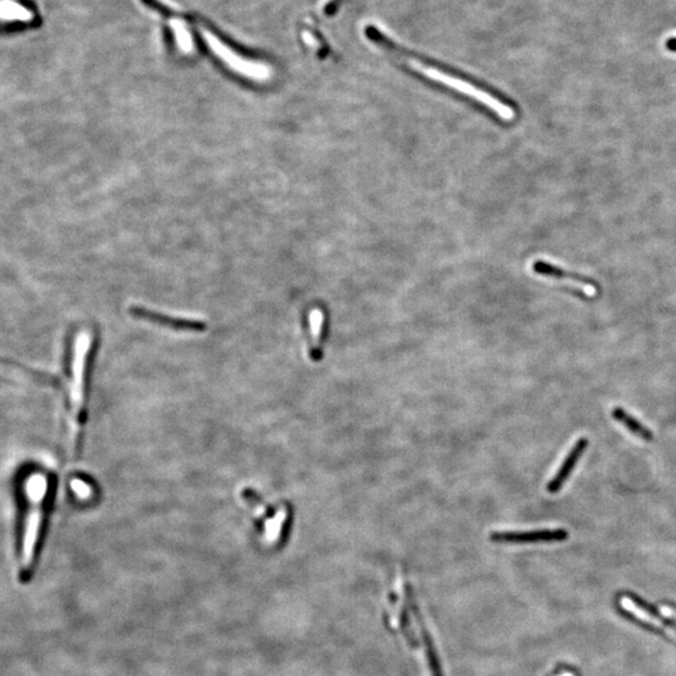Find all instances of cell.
<instances>
[{
  "label": "cell",
  "mask_w": 676,
  "mask_h": 676,
  "mask_svg": "<svg viewBox=\"0 0 676 676\" xmlns=\"http://www.w3.org/2000/svg\"><path fill=\"white\" fill-rule=\"evenodd\" d=\"M365 34L369 42L374 43L382 50H385L386 53L390 54L395 59L400 60L409 69L417 71L418 74L431 79L433 82H437L445 87H449L451 90H456L461 94L467 95L474 101L481 103L484 107H487L490 111L496 113L505 122H512L516 118L515 111L509 104L500 101L498 97L477 87L476 84L465 78L458 77L457 74L435 66L428 60L422 59L417 54L412 53L401 47L397 43L393 42L390 36L385 34L383 31H381L377 27L369 24L365 28Z\"/></svg>",
  "instance_id": "cell-1"
},
{
  "label": "cell",
  "mask_w": 676,
  "mask_h": 676,
  "mask_svg": "<svg viewBox=\"0 0 676 676\" xmlns=\"http://www.w3.org/2000/svg\"><path fill=\"white\" fill-rule=\"evenodd\" d=\"M93 348V335L82 331L74 341L71 357V447L73 455H77L80 447V435L87 417V377L90 367V352Z\"/></svg>",
  "instance_id": "cell-2"
},
{
  "label": "cell",
  "mask_w": 676,
  "mask_h": 676,
  "mask_svg": "<svg viewBox=\"0 0 676 676\" xmlns=\"http://www.w3.org/2000/svg\"><path fill=\"white\" fill-rule=\"evenodd\" d=\"M27 488L30 496L29 511L25 520V530H24L23 555L22 563L24 569H29L34 558L36 542L41 535L44 515H45V505L44 501L48 496L49 484L44 474H31L27 482Z\"/></svg>",
  "instance_id": "cell-3"
},
{
  "label": "cell",
  "mask_w": 676,
  "mask_h": 676,
  "mask_svg": "<svg viewBox=\"0 0 676 676\" xmlns=\"http://www.w3.org/2000/svg\"><path fill=\"white\" fill-rule=\"evenodd\" d=\"M207 39L208 44H209L211 49L213 50V53L217 54V57L225 64L230 66L232 71H237L239 74H242L244 77L258 80V82H265L271 77V71L267 66H265L262 63H257V62H252V60L244 59L242 57H239L237 53H234L232 49L225 47V44L220 43L216 36H207Z\"/></svg>",
  "instance_id": "cell-4"
},
{
  "label": "cell",
  "mask_w": 676,
  "mask_h": 676,
  "mask_svg": "<svg viewBox=\"0 0 676 676\" xmlns=\"http://www.w3.org/2000/svg\"><path fill=\"white\" fill-rule=\"evenodd\" d=\"M569 537L568 531L563 528L556 530H536V531H507V533H493L491 540L493 542L506 544H534V542H554L563 541Z\"/></svg>",
  "instance_id": "cell-5"
},
{
  "label": "cell",
  "mask_w": 676,
  "mask_h": 676,
  "mask_svg": "<svg viewBox=\"0 0 676 676\" xmlns=\"http://www.w3.org/2000/svg\"><path fill=\"white\" fill-rule=\"evenodd\" d=\"M404 599H406L407 606L414 612L415 619L417 620V624H418V628L421 630L422 640H423V647H425V652H426V659H428V669H430L431 676H444L442 666H441V663H439V654H437V650L435 649L432 639H431V636L428 634V629L425 626L421 612H420L418 605L416 603L415 596H414V593H412V589H411L409 584H407V582H404Z\"/></svg>",
  "instance_id": "cell-6"
},
{
  "label": "cell",
  "mask_w": 676,
  "mask_h": 676,
  "mask_svg": "<svg viewBox=\"0 0 676 676\" xmlns=\"http://www.w3.org/2000/svg\"><path fill=\"white\" fill-rule=\"evenodd\" d=\"M132 314L143 320H148L150 322L160 323L163 326L171 327L174 330H183V331H203L206 328L204 322L195 318H185V317H172L171 315H164L153 309H146V307H132Z\"/></svg>",
  "instance_id": "cell-7"
},
{
  "label": "cell",
  "mask_w": 676,
  "mask_h": 676,
  "mask_svg": "<svg viewBox=\"0 0 676 676\" xmlns=\"http://www.w3.org/2000/svg\"><path fill=\"white\" fill-rule=\"evenodd\" d=\"M587 446H589V439H585V437H582V439L576 441L575 445L572 446V449L570 450L568 456L565 457V460L561 463L558 472L547 484V491L549 493H556L561 490L563 484L568 481L572 470L575 469L579 460L582 458V453L586 450Z\"/></svg>",
  "instance_id": "cell-8"
},
{
  "label": "cell",
  "mask_w": 676,
  "mask_h": 676,
  "mask_svg": "<svg viewBox=\"0 0 676 676\" xmlns=\"http://www.w3.org/2000/svg\"><path fill=\"white\" fill-rule=\"evenodd\" d=\"M619 603H620V606L624 611L629 612L630 615H633L635 619H638L641 623L647 624L652 628H655L659 631H663L665 634H669L671 638L676 639V626L674 624L663 623L658 617L653 615L650 611L645 607H642L640 604H638L635 600L626 596V595L623 596Z\"/></svg>",
  "instance_id": "cell-9"
},
{
  "label": "cell",
  "mask_w": 676,
  "mask_h": 676,
  "mask_svg": "<svg viewBox=\"0 0 676 676\" xmlns=\"http://www.w3.org/2000/svg\"><path fill=\"white\" fill-rule=\"evenodd\" d=\"M291 521V510L288 506L283 505L273 519L265 523V541L268 545L277 544L285 535Z\"/></svg>",
  "instance_id": "cell-10"
},
{
  "label": "cell",
  "mask_w": 676,
  "mask_h": 676,
  "mask_svg": "<svg viewBox=\"0 0 676 676\" xmlns=\"http://www.w3.org/2000/svg\"><path fill=\"white\" fill-rule=\"evenodd\" d=\"M309 331H311V346H309V357L314 361H320L322 358V342H323V331H325V314L320 309H312L309 312Z\"/></svg>",
  "instance_id": "cell-11"
},
{
  "label": "cell",
  "mask_w": 676,
  "mask_h": 676,
  "mask_svg": "<svg viewBox=\"0 0 676 676\" xmlns=\"http://www.w3.org/2000/svg\"><path fill=\"white\" fill-rule=\"evenodd\" d=\"M533 271L535 273H537V274L544 276V277H549V279H563V281L569 279V281H572V282H577V283H582V285L590 286V287H593V288H598V283H595L593 279L584 277L582 274L565 272L563 269L555 267V266H552V265L547 263V262H535L534 265H533Z\"/></svg>",
  "instance_id": "cell-12"
},
{
  "label": "cell",
  "mask_w": 676,
  "mask_h": 676,
  "mask_svg": "<svg viewBox=\"0 0 676 676\" xmlns=\"http://www.w3.org/2000/svg\"><path fill=\"white\" fill-rule=\"evenodd\" d=\"M611 416L614 420L620 422L624 428H628L630 432L638 436L639 439H644L647 442L653 441L654 433L647 426H644L639 420H636L628 411H625L621 407H615L611 411Z\"/></svg>",
  "instance_id": "cell-13"
},
{
  "label": "cell",
  "mask_w": 676,
  "mask_h": 676,
  "mask_svg": "<svg viewBox=\"0 0 676 676\" xmlns=\"http://www.w3.org/2000/svg\"><path fill=\"white\" fill-rule=\"evenodd\" d=\"M0 18L28 22L33 19V14L20 4H17L10 0H4L0 3Z\"/></svg>",
  "instance_id": "cell-14"
},
{
  "label": "cell",
  "mask_w": 676,
  "mask_h": 676,
  "mask_svg": "<svg viewBox=\"0 0 676 676\" xmlns=\"http://www.w3.org/2000/svg\"><path fill=\"white\" fill-rule=\"evenodd\" d=\"M0 374H8V376L15 374V376H18V377H22V379H28V380L54 382V379H52V377H44V376H41V374L27 372L25 369L15 367V366H9V365H6V363H0Z\"/></svg>",
  "instance_id": "cell-15"
},
{
  "label": "cell",
  "mask_w": 676,
  "mask_h": 676,
  "mask_svg": "<svg viewBox=\"0 0 676 676\" xmlns=\"http://www.w3.org/2000/svg\"><path fill=\"white\" fill-rule=\"evenodd\" d=\"M242 495H244V500L248 502L249 506L255 511L257 515H267V505L262 501V498L258 496V493H255V490L247 487V488H244Z\"/></svg>",
  "instance_id": "cell-16"
},
{
  "label": "cell",
  "mask_w": 676,
  "mask_h": 676,
  "mask_svg": "<svg viewBox=\"0 0 676 676\" xmlns=\"http://www.w3.org/2000/svg\"><path fill=\"white\" fill-rule=\"evenodd\" d=\"M400 620H401V629H402V631H404V638H406V640H407V642H409V647H414V649L418 647V642H417V640H416L415 634H414L412 628H411L409 612H407L406 606H404V607H402V610H401V617H400Z\"/></svg>",
  "instance_id": "cell-17"
},
{
  "label": "cell",
  "mask_w": 676,
  "mask_h": 676,
  "mask_svg": "<svg viewBox=\"0 0 676 676\" xmlns=\"http://www.w3.org/2000/svg\"><path fill=\"white\" fill-rule=\"evenodd\" d=\"M71 485L73 491L77 493L78 498H82V500H87V498H92L93 490H92V487L85 481L80 480V479H76V480L71 481Z\"/></svg>",
  "instance_id": "cell-18"
},
{
  "label": "cell",
  "mask_w": 676,
  "mask_h": 676,
  "mask_svg": "<svg viewBox=\"0 0 676 676\" xmlns=\"http://www.w3.org/2000/svg\"><path fill=\"white\" fill-rule=\"evenodd\" d=\"M660 611L665 617H668L673 623L676 624V609L669 605L660 606Z\"/></svg>",
  "instance_id": "cell-19"
},
{
  "label": "cell",
  "mask_w": 676,
  "mask_h": 676,
  "mask_svg": "<svg viewBox=\"0 0 676 676\" xmlns=\"http://www.w3.org/2000/svg\"><path fill=\"white\" fill-rule=\"evenodd\" d=\"M558 676H575V675H574L572 673H569V671H568V673H563V674H561V675H558Z\"/></svg>",
  "instance_id": "cell-20"
}]
</instances>
